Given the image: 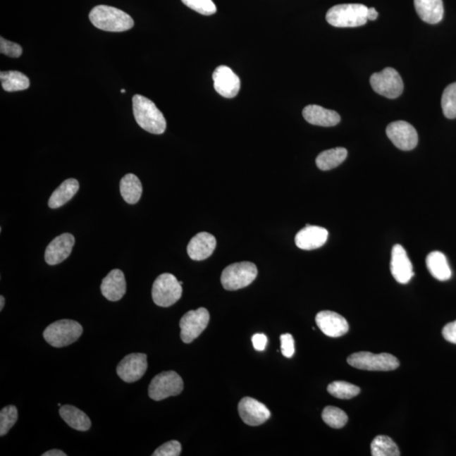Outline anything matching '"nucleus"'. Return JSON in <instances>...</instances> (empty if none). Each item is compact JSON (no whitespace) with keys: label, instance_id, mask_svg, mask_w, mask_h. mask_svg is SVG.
Segmentation results:
<instances>
[{"label":"nucleus","instance_id":"obj_1","mask_svg":"<svg viewBox=\"0 0 456 456\" xmlns=\"http://www.w3.org/2000/svg\"><path fill=\"white\" fill-rule=\"evenodd\" d=\"M133 111L136 122L143 130L154 135L164 134L167 121L154 102L142 95L133 97Z\"/></svg>","mask_w":456,"mask_h":456},{"label":"nucleus","instance_id":"obj_2","mask_svg":"<svg viewBox=\"0 0 456 456\" xmlns=\"http://www.w3.org/2000/svg\"><path fill=\"white\" fill-rule=\"evenodd\" d=\"M93 25L105 32H122L134 27V20L130 15L117 8L98 6L89 15Z\"/></svg>","mask_w":456,"mask_h":456},{"label":"nucleus","instance_id":"obj_3","mask_svg":"<svg viewBox=\"0 0 456 456\" xmlns=\"http://www.w3.org/2000/svg\"><path fill=\"white\" fill-rule=\"evenodd\" d=\"M369 8L361 4H338L326 14L327 23L335 27H357L368 21Z\"/></svg>","mask_w":456,"mask_h":456},{"label":"nucleus","instance_id":"obj_4","mask_svg":"<svg viewBox=\"0 0 456 456\" xmlns=\"http://www.w3.org/2000/svg\"><path fill=\"white\" fill-rule=\"evenodd\" d=\"M82 333L83 328L80 323L71 319H62L47 327L44 338L51 346L59 348L75 343Z\"/></svg>","mask_w":456,"mask_h":456},{"label":"nucleus","instance_id":"obj_5","mask_svg":"<svg viewBox=\"0 0 456 456\" xmlns=\"http://www.w3.org/2000/svg\"><path fill=\"white\" fill-rule=\"evenodd\" d=\"M257 266L251 262H238L226 267L221 276V283L228 291L248 287L257 279Z\"/></svg>","mask_w":456,"mask_h":456},{"label":"nucleus","instance_id":"obj_6","mask_svg":"<svg viewBox=\"0 0 456 456\" xmlns=\"http://www.w3.org/2000/svg\"><path fill=\"white\" fill-rule=\"evenodd\" d=\"M182 285L175 276L170 273L160 275L152 285V300L157 306L168 308L180 300Z\"/></svg>","mask_w":456,"mask_h":456},{"label":"nucleus","instance_id":"obj_7","mask_svg":"<svg viewBox=\"0 0 456 456\" xmlns=\"http://www.w3.org/2000/svg\"><path fill=\"white\" fill-rule=\"evenodd\" d=\"M347 363L353 368L366 371H390L400 366L398 359L389 353L374 355L369 352L353 353L348 357Z\"/></svg>","mask_w":456,"mask_h":456},{"label":"nucleus","instance_id":"obj_8","mask_svg":"<svg viewBox=\"0 0 456 456\" xmlns=\"http://www.w3.org/2000/svg\"><path fill=\"white\" fill-rule=\"evenodd\" d=\"M183 390V381L180 375L174 371H166L152 378L148 394L151 399L159 402L170 396L178 395Z\"/></svg>","mask_w":456,"mask_h":456},{"label":"nucleus","instance_id":"obj_9","mask_svg":"<svg viewBox=\"0 0 456 456\" xmlns=\"http://www.w3.org/2000/svg\"><path fill=\"white\" fill-rule=\"evenodd\" d=\"M370 84L375 92L390 99L399 97L404 90L402 78L398 71L390 67L371 75Z\"/></svg>","mask_w":456,"mask_h":456},{"label":"nucleus","instance_id":"obj_10","mask_svg":"<svg viewBox=\"0 0 456 456\" xmlns=\"http://www.w3.org/2000/svg\"><path fill=\"white\" fill-rule=\"evenodd\" d=\"M210 321V314L204 308L190 310L180 319V338L183 343H191L198 338L202 332L207 329Z\"/></svg>","mask_w":456,"mask_h":456},{"label":"nucleus","instance_id":"obj_11","mask_svg":"<svg viewBox=\"0 0 456 456\" xmlns=\"http://www.w3.org/2000/svg\"><path fill=\"white\" fill-rule=\"evenodd\" d=\"M386 135L392 143L402 151H412L419 143L414 127L406 121H395L386 128Z\"/></svg>","mask_w":456,"mask_h":456},{"label":"nucleus","instance_id":"obj_12","mask_svg":"<svg viewBox=\"0 0 456 456\" xmlns=\"http://www.w3.org/2000/svg\"><path fill=\"white\" fill-rule=\"evenodd\" d=\"M147 356L144 353H131L123 357L117 366V374L126 383L140 381L147 369Z\"/></svg>","mask_w":456,"mask_h":456},{"label":"nucleus","instance_id":"obj_13","mask_svg":"<svg viewBox=\"0 0 456 456\" xmlns=\"http://www.w3.org/2000/svg\"><path fill=\"white\" fill-rule=\"evenodd\" d=\"M215 90L226 98H233L240 92L241 87L240 79L226 66L217 67L212 75Z\"/></svg>","mask_w":456,"mask_h":456},{"label":"nucleus","instance_id":"obj_14","mask_svg":"<svg viewBox=\"0 0 456 456\" xmlns=\"http://www.w3.org/2000/svg\"><path fill=\"white\" fill-rule=\"evenodd\" d=\"M238 413L244 423L259 426L270 419L271 412L265 405L251 398H245L238 403Z\"/></svg>","mask_w":456,"mask_h":456},{"label":"nucleus","instance_id":"obj_15","mask_svg":"<svg viewBox=\"0 0 456 456\" xmlns=\"http://www.w3.org/2000/svg\"><path fill=\"white\" fill-rule=\"evenodd\" d=\"M390 271L395 281L400 284L408 283L414 276L412 264L402 245H396L392 249Z\"/></svg>","mask_w":456,"mask_h":456},{"label":"nucleus","instance_id":"obj_16","mask_svg":"<svg viewBox=\"0 0 456 456\" xmlns=\"http://www.w3.org/2000/svg\"><path fill=\"white\" fill-rule=\"evenodd\" d=\"M75 238L70 233H63L55 238L47 247L45 261L50 266L58 265L70 257L75 245Z\"/></svg>","mask_w":456,"mask_h":456},{"label":"nucleus","instance_id":"obj_17","mask_svg":"<svg viewBox=\"0 0 456 456\" xmlns=\"http://www.w3.org/2000/svg\"><path fill=\"white\" fill-rule=\"evenodd\" d=\"M315 321L323 333L330 338H340L347 334L349 330L347 319L332 311H321L316 315Z\"/></svg>","mask_w":456,"mask_h":456},{"label":"nucleus","instance_id":"obj_18","mask_svg":"<svg viewBox=\"0 0 456 456\" xmlns=\"http://www.w3.org/2000/svg\"><path fill=\"white\" fill-rule=\"evenodd\" d=\"M328 237H329V233L326 228L318 226L307 225L297 233L295 244L301 249H316L326 244Z\"/></svg>","mask_w":456,"mask_h":456},{"label":"nucleus","instance_id":"obj_19","mask_svg":"<svg viewBox=\"0 0 456 456\" xmlns=\"http://www.w3.org/2000/svg\"><path fill=\"white\" fill-rule=\"evenodd\" d=\"M216 246V238L208 233H199L192 238L187 247V252L195 261H204L211 257Z\"/></svg>","mask_w":456,"mask_h":456},{"label":"nucleus","instance_id":"obj_20","mask_svg":"<svg viewBox=\"0 0 456 456\" xmlns=\"http://www.w3.org/2000/svg\"><path fill=\"white\" fill-rule=\"evenodd\" d=\"M101 292L111 302L121 300L126 293V281L123 272L118 269L111 271L102 280Z\"/></svg>","mask_w":456,"mask_h":456},{"label":"nucleus","instance_id":"obj_21","mask_svg":"<svg viewBox=\"0 0 456 456\" xmlns=\"http://www.w3.org/2000/svg\"><path fill=\"white\" fill-rule=\"evenodd\" d=\"M302 116L311 125L332 127L340 122V116L335 111L322 108L319 105H309L302 111Z\"/></svg>","mask_w":456,"mask_h":456},{"label":"nucleus","instance_id":"obj_22","mask_svg":"<svg viewBox=\"0 0 456 456\" xmlns=\"http://www.w3.org/2000/svg\"><path fill=\"white\" fill-rule=\"evenodd\" d=\"M417 15L429 24L440 23L444 17L443 0H414Z\"/></svg>","mask_w":456,"mask_h":456},{"label":"nucleus","instance_id":"obj_23","mask_svg":"<svg viewBox=\"0 0 456 456\" xmlns=\"http://www.w3.org/2000/svg\"><path fill=\"white\" fill-rule=\"evenodd\" d=\"M59 414L70 428L78 431L86 432L91 428L92 421L86 413L70 405L61 407Z\"/></svg>","mask_w":456,"mask_h":456},{"label":"nucleus","instance_id":"obj_24","mask_svg":"<svg viewBox=\"0 0 456 456\" xmlns=\"http://www.w3.org/2000/svg\"><path fill=\"white\" fill-rule=\"evenodd\" d=\"M426 265H427L430 274L438 281H448L452 276V271H451L445 255L440 251H433L430 253L426 259Z\"/></svg>","mask_w":456,"mask_h":456},{"label":"nucleus","instance_id":"obj_25","mask_svg":"<svg viewBox=\"0 0 456 456\" xmlns=\"http://www.w3.org/2000/svg\"><path fill=\"white\" fill-rule=\"evenodd\" d=\"M79 182L75 178H69L63 181L56 190L54 191L49 200V207L51 209H57L63 206L74 197L79 190Z\"/></svg>","mask_w":456,"mask_h":456},{"label":"nucleus","instance_id":"obj_26","mask_svg":"<svg viewBox=\"0 0 456 456\" xmlns=\"http://www.w3.org/2000/svg\"><path fill=\"white\" fill-rule=\"evenodd\" d=\"M142 185L135 174H126L121 181V193L125 202L134 204L139 202L142 195Z\"/></svg>","mask_w":456,"mask_h":456},{"label":"nucleus","instance_id":"obj_27","mask_svg":"<svg viewBox=\"0 0 456 456\" xmlns=\"http://www.w3.org/2000/svg\"><path fill=\"white\" fill-rule=\"evenodd\" d=\"M347 157V149L338 147L323 152L317 156V167L322 171H328L342 164Z\"/></svg>","mask_w":456,"mask_h":456},{"label":"nucleus","instance_id":"obj_28","mask_svg":"<svg viewBox=\"0 0 456 456\" xmlns=\"http://www.w3.org/2000/svg\"><path fill=\"white\" fill-rule=\"evenodd\" d=\"M0 80L4 90L8 92L27 90L30 87L27 76L19 71H2L0 73Z\"/></svg>","mask_w":456,"mask_h":456},{"label":"nucleus","instance_id":"obj_29","mask_svg":"<svg viewBox=\"0 0 456 456\" xmlns=\"http://www.w3.org/2000/svg\"><path fill=\"white\" fill-rule=\"evenodd\" d=\"M371 454L373 456H400L398 445L390 437L379 436L374 438L371 444Z\"/></svg>","mask_w":456,"mask_h":456},{"label":"nucleus","instance_id":"obj_30","mask_svg":"<svg viewBox=\"0 0 456 456\" xmlns=\"http://www.w3.org/2000/svg\"><path fill=\"white\" fill-rule=\"evenodd\" d=\"M327 390L331 395L338 399L349 400L360 393V388L345 381H335L330 383Z\"/></svg>","mask_w":456,"mask_h":456},{"label":"nucleus","instance_id":"obj_31","mask_svg":"<svg viewBox=\"0 0 456 456\" xmlns=\"http://www.w3.org/2000/svg\"><path fill=\"white\" fill-rule=\"evenodd\" d=\"M322 419L331 428L342 429L347 424L348 417L342 409L329 406L323 409Z\"/></svg>","mask_w":456,"mask_h":456},{"label":"nucleus","instance_id":"obj_32","mask_svg":"<svg viewBox=\"0 0 456 456\" xmlns=\"http://www.w3.org/2000/svg\"><path fill=\"white\" fill-rule=\"evenodd\" d=\"M441 106L447 118H456V82L449 85L443 92Z\"/></svg>","mask_w":456,"mask_h":456},{"label":"nucleus","instance_id":"obj_33","mask_svg":"<svg viewBox=\"0 0 456 456\" xmlns=\"http://www.w3.org/2000/svg\"><path fill=\"white\" fill-rule=\"evenodd\" d=\"M18 419V411L15 406H7L0 412V436L3 437L16 424Z\"/></svg>","mask_w":456,"mask_h":456},{"label":"nucleus","instance_id":"obj_34","mask_svg":"<svg viewBox=\"0 0 456 456\" xmlns=\"http://www.w3.org/2000/svg\"><path fill=\"white\" fill-rule=\"evenodd\" d=\"M186 6L203 16H211L216 12V6L212 0H182Z\"/></svg>","mask_w":456,"mask_h":456},{"label":"nucleus","instance_id":"obj_35","mask_svg":"<svg viewBox=\"0 0 456 456\" xmlns=\"http://www.w3.org/2000/svg\"><path fill=\"white\" fill-rule=\"evenodd\" d=\"M182 446L180 442L172 440L165 443L155 450L153 456H178L180 455Z\"/></svg>","mask_w":456,"mask_h":456},{"label":"nucleus","instance_id":"obj_36","mask_svg":"<svg viewBox=\"0 0 456 456\" xmlns=\"http://www.w3.org/2000/svg\"><path fill=\"white\" fill-rule=\"evenodd\" d=\"M0 53L11 58H19L23 54V48L19 44L0 38Z\"/></svg>","mask_w":456,"mask_h":456},{"label":"nucleus","instance_id":"obj_37","mask_svg":"<svg viewBox=\"0 0 456 456\" xmlns=\"http://www.w3.org/2000/svg\"><path fill=\"white\" fill-rule=\"evenodd\" d=\"M281 353L288 359L291 357L295 353V343L291 334H283L281 335Z\"/></svg>","mask_w":456,"mask_h":456},{"label":"nucleus","instance_id":"obj_38","mask_svg":"<svg viewBox=\"0 0 456 456\" xmlns=\"http://www.w3.org/2000/svg\"><path fill=\"white\" fill-rule=\"evenodd\" d=\"M442 334L447 342L456 344V321L447 323L442 331Z\"/></svg>","mask_w":456,"mask_h":456},{"label":"nucleus","instance_id":"obj_39","mask_svg":"<svg viewBox=\"0 0 456 456\" xmlns=\"http://www.w3.org/2000/svg\"><path fill=\"white\" fill-rule=\"evenodd\" d=\"M268 339L265 334L258 333L253 335L252 343L255 350L263 352L265 350Z\"/></svg>","mask_w":456,"mask_h":456},{"label":"nucleus","instance_id":"obj_40","mask_svg":"<svg viewBox=\"0 0 456 456\" xmlns=\"http://www.w3.org/2000/svg\"><path fill=\"white\" fill-rule=\"evenodd\" d=\"M378 13L374 8H369L368 13H366V18L369 20H375L378 18Z\"/></svg>","mask_w":456,"mask_h":456},{"label":"nucleus","instance_id":"obj_41","mask_svg":"<svg viewBox=\"0 0 456 456\" xmlns=\"http://www.w3.org/2000/svg\"><path fill=\"white\" fill-rule=\"evenodd\" d=\"M42 456H66L65 452L59 450H51L42 455Z\"/></svg>","mask_w":456,"mask_h":456},{"label":"nucleus","instance_id":"obj_42","mask_svg":"<svg viewBox=\"0 0 456 456\" xmlns=\"http://www.w3.org/2000/svg\"><path fill=\"white\" fill-rule=\"evenodd\" d=\"M4 302H6V300H4V297L3 296L0 297V310L1 311L4 309Z\"/></svg>","mask_w":456,"mask_h":456},{"label":"nucleus","instance_id":"obj_43","mask_svg":"<svg viewBox=\"0 0 456 456\" xmlns=\"http://www.w3.org/2000/svg\"><path fill=\"white\" fill-rule=\"evenodd\" d=\"M125 92H126V91L125 90V89H122L121 93H125Z\"/></svg>","mask_w":456,"mask_h":456},{"label":"nucleus","instance_id":"obj_44","mask_svg":"<svg viewBox=\"0 0 456 456\" xmlns=\"http://www.w3.org/2000/svg\"><path fill=\"white\" fill-rule=\"evenodd\" d=\"M58 407H62L61 403H58Z\"/></svg>","mask_w":456,"mask_h":456}]
</instances>
